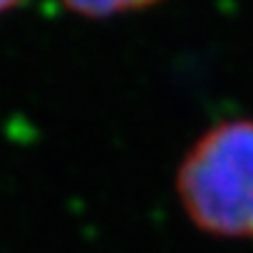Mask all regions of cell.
I'll return each instance as SVG.
<instances>
[{"label": "cell", "instance_id": "1", "mask_svg": "<svg viewBox=\"0 0 253 253\" xmlns=\"http://www.w3.org/2000/svg\"><path fill=\"white\" fill-rule=\"evenodd\" d=\"M186 221L216 241H253V117L209 124L174 171Z\"/></svg>", "mask_w": 253, "mask_h": 253}, {"label": "cell", "instance_id": "2", "mask_svg": "<svg viewBox=\"0 0 253 253\" xmlns=\"http://www.w3.org/2000/svg\"><path fill=\"white\" fill-rule=\"evenodd\" d=\"M57 3L67 13H72L82 20L104 23V20L129 18V15L152 10V8L162 5L164 0H57Z\"/></svg>", "mask_w": 253, "mask_h": 253}, {"label": "cell", "instance_id": "3", "mask_svg": "<svg viewBox=\"0 0 253 253\" xmlns=\"http://www.w3.org/2000/svg\"><path fill=\"white\" fill-rule=\"evenodd\" d=\"M25 3H28V0H0V18H5V15H10L13 10L23 8Z\"/></svg>", "mask_w": 253, "mask_h": 253}]
</instances>
